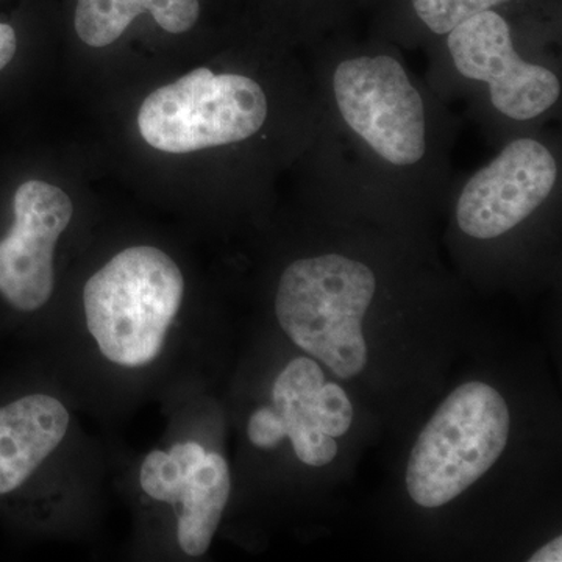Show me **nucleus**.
Here are the masks:
<instances>
[{
  "instance_id": "obj_9",
  "label": "nucleus",
  "mask_w": 562,
  "mask_h": 562,
  "mask_svg": "<svg viewBox=\"0 0 562 562\" xmlns=\"http://www.w3.org/2000/svg\"><path fill=\"white\" fill-rule=\"evenodd\" d=\"M139 483L154 501L180 503L177 541L188 557L209 552L231 498L227 461L198 442L176 443L168 452L154 450L140 464Z\"/></svg>"
},
{
  "instance_id": "obj_8",
  "label": "nucleus",
  "mask_w": 562,
  "mask_h": 562,
  "mask_svg": "<svg viewBox=\"0 0 562 562\" xmlns=\"http://www.w3.org/2000/svg\"><path fill=\"white\" fill-rule=\"evenodd\" d=\"M560 179L557 157L542 140L517 138L479 169L457 201V222L473 239L512 232L552 195Z\"/></svg>"
},
{
  "instance_id": "obj_13",
  "label": "nucleus",
  "mask_w": 562,
  "mask_h": 562,
  "mask_svg": "<svg viewBox=\"0 0 562 562\" xmlns=\"http://www.w3.org/2000/svg\"><path fill=\"white\" fill-rule=\"evenodd\" d=\"M417 18L428 31L447 35L473 14L494 10L508 0H412Z\"/></svg>"
},
{
  "instance_id": "obj_1",
  "label": "nucleus",
  "mask_w": 562,
  "mask_h": 562,
  "mask_svg": "<svg viewBox=\"0 0 562 562\" xmlns=\"http://www.w3.org/2000/svg\"><path fill=\"white\" fill-rule=\"evenodd\" d=\"M183 292L179 266L157 247H128L114 255L83 290L88 330L103 358L132 369L157 360Z\"/></svg>"
},
{
  "instance_id": "obj_11",
  "label": "nucleus",
  "mask_w": 562,
  "mask_h": 562,
  "mask_svg": "<svg viewBox=\"0 0 562 562\" xmlns=\"http://www.w3.org/2000/svg\"><path fill=\"white\" fill-rule=\"evenodd\" d=\"M324 384V372L310 358H295L277 376L272 387L273 409L286 427L299 460L313 468H322L335 460L338 443L319 430L313 419L314 395Z\"/></svg>"
},
{
  "instance_id": "obj_15",
  "label": "nucleus",
  "mask_w": 562,
  "mask_h": 562,
  "mask_svg": "<svg viewBox=\"0 0 562 562\" xmlns=\"http://www.w3.org/2000/svg\"><path fill=\"white\" fill-rule=\"evenodd\" d=\"M250 442L258 449H276L286 438V427L280 414L272 408H260L251 414L247 427Z\"/></svg>"
},
{
  "instance_id": "obj_3",
  "label": "nucleus",
  "mask_w": 562,
  "mask_h": 562,
  "mask_svg": "<svg viewBox=\"0 0 562 562\" xmlns=\"http://www.w3.org/2000/svg\"><path fill=\"white\" fill-rule=\"evenodd\" d=\"M330 87L336 114L373 160L397 171L425 161L430 114L398 58L383 52L344 57L333 69Z\"/></svg>"
},
{
  "instance_id": "obj_4",
  "label": "nucleus",
  "mask_w": 562,
  "mask_h": 562,
  "mask_svg": "<svg viewBox=\"0 0 562 562\" xmlns=\"http://www.w3.org/2000/svg\"><path fill=\"white\" fill-rule=\"evenodd\" d=\"M509 412L490 384H461L425 425L406 468V487L424 508L452 502L490 471L505 450Z\"/></svg>"
},
{
  "instance_id": "obj_17",
  "label": "nucleus",
  "mask_w": 562,
  "mask_h": 562,
  "mask_svg": "<svg viewBox=\"0 0 562 562\" xmlns=\"http://www.w3.org/2000/svg\"><path fill=\"white\" fill-rule=\"evenodd\" d=\"M530 562H561L562 561V538L558 536L552 542L546 543L538 552L528 558Z\"/></svg>"
},
{
  "instance_id": "obj_12",
  "label": "nucleus",
  "mask_w": 562,
  "mask_h": 562,
  "mask_svg": "<svg viewBox=\"0 0 562 562\" xmlns=\"http://www.w3.org/2000/svg\"><path fill=\"white\" fill-rule=\"evenodd\" d=\"M146 11L166 32L179 35L194 27L201 3L199 0H77V35L88 46H110Z\"/></svg>"
},
{
  "instance_id": "obj_6",
  "label": "nucleus",
  "mask_w": 562,
  "mask_h": 562,
  "mask_svg": "<svg viewBox=\"0 0 562 562\" xmlns=\"http://www.w3.org/2000/svg\"><path fill=\"white\" fill-rule=\"evenodd\" d=\"M447 50L458 74L486 85L492 106L508 120H536L560 101V77L520 57L508 22L494 10L473 14L447 33Z\"/></svg>"
},
{
  "instance_id": "obj_16",
  "label": "nucleus",
  "mask_w": 562,
  "mask_h": 562,
  "mask_svg": "<svg viewBox=\"0 0 562 562\" xmlns=\"http://www.w3.org/2000/svg\"><path fill=\"white\" fill-rule=\"evenodd\" d=\"M18 49L16 32L9 24L0 22V70L13 60Z\"/></svg>"
},
{
  "instance_id": "obj_7",
  "label": "nucleus",
  "mask_w": 562,
  "mask_h": 562,
  "mask_svg": "<svg viewBox=\"0 0 562 562\" xmlns=\"http://www.w3.org/2000/svg\"><path fill=\"white\" fill-rule=\"evenodd\" d=\"M13 222L0 238V303L16 314L40 312L55 290L54 251L72 220L69 195L27 180L14 191Z\"/></svg>"
},
{
  "instance_id": "obj_10",
  "label": "nucleus",
  "mask_w": 562,
  "mask_h": 562,
  "mask_svg": "<svg viewBox=\"0 0 562 562\" xmlns=\"http://www.w3.org/2000/svg\"><path fill=\"white\" fill-rule=\"evenodd\" d=\"M69 413L49 394H27L0 405V498L18 494L60 446Z\"/></svg>"
},
{
  "instance_id": "obj_2",
  "label": "nucleus",
  "mask_w": 562,
  "mask_h": 562,
  "mask_svg": "<svg viewBox=\"0 0 562 562\" xmlns=\"http://www.w3.org/2000/svg\"><path fill=\"white\" fill-rule=\"evenodd\" d=\"M375 290V273L364 262L338 254L301 258L281 273L277 319L295 346L339 379H351L368 362L361 324Z\"/></svg>"
},
{
  "instance_id": "obj_14",
  "label": "nucleus",
  "mask_w": 562,
  "mask_h": 562,
  "mask_svg": "<svg viewBox=\"0 0 562 562\" xmlns=\"http://www.w3.org/2000/svg\"><path fill=\"white\" fill-rule=\"evenodd\" d=\"M313 419L325 435L331 438L346 435L353 420V406L346 391L335 383H324L314 395Z\"/></svg>"
},
{
  "instance_id": "obj_5",
  "label": "nucleus",
  "mask_w": 562,
  "mask_h": 562,
  "mask_svg": "<svg viewBox=\"0 0 562 562\" xmlns=\"http://www.w3.org/2000/svg\"><path fill=\"white\" fill-rule=\"evenodd\" d=\"M268 114V95L258 81L198 68L147 95L138 127L155 149L188 154L249 139Z\"/></svg>"
}]
</instances>
